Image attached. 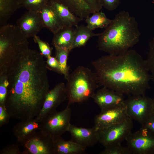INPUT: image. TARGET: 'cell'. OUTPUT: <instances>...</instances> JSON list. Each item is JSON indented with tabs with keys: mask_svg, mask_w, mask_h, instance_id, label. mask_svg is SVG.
<instances>
[{
	"mask_svg": "<svg viewBox=\"0 0 154 154\" xmlns=\"http://www.w3.org/2000/svg\"><path fill=\"white\" fill-rule=\"evenodd\" d=\"M75 29L65 26L54 34L52 44L56 49H63L70 51L72 49Z\"/></svg>",
	"mask_w": 154,
	"mask_h": 154,
	"instance_id": "19",
	"label": "cell"
},
{
	"mask_svg": "<svg viewBox=\"0 0 154 154\" xmlns=\"http://www.w3.org/2000/svg\"><path fill=\"white\" fill-rule=\"evenodd\" d=\"M67 131L70 134L71 141L86 148L93 146L98 141V130L94 125L85 128L70 124Z\"/></svg>",
	"mask_w": 154,
	"mask_h": 154,
	"instance_id": "15",
	"label": "cell"
},
{
	"mask_svg": "<svg viewBox=\"0 0 154 154\" xmlns=\"http://www.w3.org/2000/svg\"><path fill=\"white\" fill-rule=\"evenodd\" d=\"M67 99L66 85L62 82L56 85L47 94L42 108L35 118L40 123L50 114L56 110L58 107Z\"/></svg>",
	"mask_w": 154,
	"mask_h": 154,
	"instance_id": "11",
	"label": "cell"
},
{
	"mask_svg": "<svg viewBox=\"0 0 154 154\" xmlns=\"http://www.w3.org/2000/svg\"><path fill=\"white\" fill-rule=\"evenodd\" d=\"M133 120L127 117L121 122L103 129L98 130V141L105 147L121 143L131 132Z\"/></svg>",
	"mask_w": 154,
	"mask_h": 154,
	"instance_id": "8",
	"label": "cell"
},
{
	"mask_svg": "<svg viewBox=\"0 0 154 154\" xmlns=\"http://www.w3.org/2000/svg\"><path fill=\"white\" fill-rule=\"evenodd\" d=\"M46 63L47 68H49L52 70L61 74L59 64L55 57L50 56L47 58Z\"/></svg>",
	"mask_w": 154,
	"mask_h": 154,
	"instance_id": "33",
	"label": "cell"
},
{
	"mask_svg": "<svg viewBox=\"0 0 154 154\" xmlns=\"http://www.w3.org/2000/svg\"><path fill=\"white\" fill-rule=\"evenodd\" d=\"M141 127L145 128L154 135V113L144 124L142 125Z\"/></svg>",
	"mask_w": 154,
	"mask_h": 154,
	"instance_id": "35",
	"label": "cell"
},
{
	"mask_svg": "<svg viewBox=\"0 0 154 154\" xmlns=\"http://www.w3.org/2000/svg\"><path fill=\"white\" fill-rule=\"evenodd\" d=\"M125 104L127 116L141 125L154 113L153 99L145 95H128Z\"/></svg>",
	"mask_w": 154,
	"mask_h": 154,
	"instance_id": "7",
	"label": "cell"
},
{
	"mask_svg": "<svg viewBox=\"0 0 154 154\" xmlns=\"http://www.w3.org/2000/svg\"><path fill=\"white\" fill-rule=\"evenodd\" d=\"M17 25L28 38L34 37L44 28L39 12L28 11L17 21Z\"/></svg>",
	"mask_w": 154,
	"mask_h": 154,
	"instance_id": "14",
	"label": "cell"
},
{
	"mask_svg": "<svg viewBox=\"0 0 154 154\" xmlns=\"http://www.w3.org/2000/svg\"><path fill=\"white\" fill-rule=\"evenodd\" d=\"M33 38L35 42L38 45L41 53L43 56L46 58L51 56L52 49L48 43L42 40L37 35L35 36Z\"/></svg>",
	"mask_w": 154,
	"mask_h": 154,
	"instance_id": "29",
	"label": "cell"
},
{
	"mask_svg": "<svg viewBox=\"0 0 154 154\" xmlns=\"http://www.w3.org/2000/svg\"><path fill=\"white\" fill-rule=\"evenodd\" d=\"M100 154H131L132 153L127 147L123 146L121 143L112 144L105 147Z\"/></svg>",
	"mask_w": 154,
	"mask_h": 154,
	"instance_id": "27",
	"label": "cell"
},
{
	"mask_svg": "<svg viewBox=\"0 0 154 154\" xmlns=\"http://www.w3.org/2000/svg\"><path fill=\"white\" fill-rule=\"evenodd\" d=\"M11 118L4 105H0V127L8 123Z\"/></svg>",
	"mask_w": 154,
	"mask_h": 154,
	"instance_id": "31",
	"label": "cell"
},
{
	"mask_svg": "<svg viewBox=\"0 0 154 154\" xmlns=\"http://www.w3.org/2000/svg\"><path fill=\"white\" fill-rule=\"evenodd\" d=\"M81 21L91 14L100 11L102 6L99 0H58Z\"/></svg>",
	"mask_w": 154,
	"mask_h": 154,
	"instance_id": "13",
	"label": "cell"
},
{
	"mask_svg": "<svg viewBox=\"0 0 154 154\" xmlns=\"http://www.w3.org/2000/svg\"><path fill=\"white\" fill-rule=\"evenodd\" d=\"M127 116L125 104L101 110L94 118V126L98 130L119 123Z\"/></svg>",
	"mask_w": 154,
	"mask_h": 154,
	"instance_id": "12",
	"label": "cell"
},
{
	"mask_svg": "<svg viewBox=\"0 0 154 154\" xmlns=\"http://www.w3.org/2000/svg\"><path fill=\"white\" fill-rule=\"evenodd\" d=\"M66 80L67 100L70 104L82 102L92 98L99 84L96 73L83 66L77 67Z\"/></svg>",
	"mask_w": 154,
	"mask_h": 154,
	"instance_id": "5",
	"label": "cell"
},
{
	"mask_svg": "<svg viewBox=\"0 0 154 154\" xmlns=\"http://www.w3.org/2000/svg\"><path fill=\"white\" fill-rule=\"evenodd\" d=\"M99 34L100 33H94L93 31L88 29L86 26L78 25L75 29L72 49L84 46L90 38L98 36Z\"/></svg>",
	"mask_w": 154,
	"mask_h": 154,
	"instance_id": "23",
	"label": "cell"
},
{
	"mask_svg": "<svg viewBox=\"0 0 154 154\" xmlns=\"http://www.w3.org/2000/svg\"><path fill=\"white\" fill-rule=\"evenodd\" d=\"M70 104L68 103L66 108L62 111L56 110L49 114L40 123L39 130L52 137L61 136L67 131L71 124Z\"/></svg>",
	"mask_w": 154,
	"mask_h": 154,
	"instance_id": "6",
	"label": "cell"
},
{
	"mask_svg": "<svg viewBox=\"0 0 154 154\" xmlns=\"http://www.w3.org/2000/svg\"><path fill=\"white\" fill-rule=\"evenodd\" d=\"M28 38L17 25L0 28V76L7 75L12 65L28 49Z\"/></svg>",
	"mask_w": 154,
	"mask_h": 154,
	"instance_id": "4",
	"label": "cell"
},
{
	"mask_svg": "<svg viewBox=\"0 0 154 154\" xmlns=\"http://www.w3.org/2000/svg\"><path fill=\"white\" fill-rule=\"evenodd\" d=\"M0 154H22V152L20 151L18 144H12L3 148Z\"/></svg>",
	"mask_w": 154,
	"mask_h": 154,
	"instance_id": "32",
	"label": "cell"
},
{
	"mask_svg": "<svg viewBox=\"0 0 154 154\" xmlns=\"http://www.w3.org/2000/svg\"><path fill=\"white\" fill-rule=\"evenodd\" d=\"M99 84L123 94L144 95L151 76L145 60L135 50L102 56L92 62Z\"/></svg>",
	"mask_w": 154,
	"mask_h": 154,
	"instance_id": "2",
	"label": "cell"
},
{
	"mask_svg": "<svg viewBox=\"0 0 154 154\" xmlns=\"http://www.w3.org/2000/svg\"><path fill=\"white\" fill-rule=\"evenodd\" d=\"M50 0H20L21 7L28 11L39 12Z\"/></svg>",
	"mask_w": 154,
	"mask_h": 154,
	"instance_id": "26",
	"label": "cell"
},
{
	"mask_svg": "<svg viewBox=\"0 0 154 154\" xmlns=\"http://www.w3.org/2000/svg\"><path fill=\"white\" fill-rule=\"evenodd\" d=\"M102 7L109 11L116 9L119 4L120 0H99Z\"/></svg>",
	"mask_w": 154,
	"mask_h": 154,
	"instance_id": "34",
	"label": "cell"
},
{
	"mask_svg": "<svg viewBox=\"0 0 154 154\" xmlns=\"http://www.w3.org/2000/svg\"><path fill=\"white\" fill-rule=\"evenodd\" d=\"M141 33L135 18L124 11L118 13L104 31L100 33L98 43L101 51L109 54L123 53L139 41Z\"/></svg>",
	"mask_w": 154,
	"mask_h": 154,
	"instance_id": "3",
	"label": "cell"
},
{
	"mask_svg": "<svg viewBox=\"0 0 154 154\" xmlns=\"http://www.w3.org/2000/svg\"><path fill=\"white\" fill-rule=\"evenodd\" d=\"M92 14L85 20L87 24L86 27L92 31L98 28L106 29L112 22V20L108 18L102 11Z\"/></svg>",
	"mask_w": 154,
	"mask_h": 154,
	"instance_id": "24",
	"label": "cell"
},
{
	"mask_svg": "<svg viewBox=\"0 0 154 154\" xmlns=\"http://www.w3.org/2000/svg\"><path fill=\"white\" fill-rule=\"evenodd\" d=\"M24 148L22 154H54L52 137L40 131H37L21 144Z\"/></svg>",
	"mask_w": 154,
	"mask_h": 154,
	"instance_id": "10",
	"label": "cell"
},
{
	"mask_svg": "<svg viewBox=\"0 0 154 154\" xmlns=\"http://www.w3.org/2000/svg\"><path fill=\"white\" fill-rule=\"evenodd\" d=\"M47 68L41 53L30 49L12 65L4 104L11 118L21 120L38 114L50 90Z\"/></svg>",
	"mask_w": 154,
	"mask_h": 154,
	"instance_id": "1",
	"label": "cell"
},
{
	"mask_svg": "<svg viewBox=\"0 0 154 154\" xmlns=\"http://www.w3.org/2000/svg\"><path fill=\"white\" fill-rule=\"evenodd\" d=\"M145 61L151 79L154 82V37L149 42L147 57Z\"/></svg>",
	"mask_w": 154,
	"mask_h": 154,
	"instance_id": "28",
	"label": "cell"
},
{
	"mask_svg": "<svg viewBox=\"0 0 154 154\" xmlns=\"http://www.w3.org/2000/svg\"><path fill=\"white\" fill-rule=\"evenodd\" d=\"M92 98L102 110L124 104V94L103 87L96 92Z\"/></svg>",
	"mask_w": 154,
	"mask_h": 154,
	"instance_id": "16",
	"label": "cell"
},
{
	"mask_svg": "<svg viewBox=\"0 0 154 154\" xmlns=\"http://www.w3.org/2000/svg\"><path fill=\"white\" fill-rule=\"evenodd\" d=\"M153 100L154 108V98L153 99Z\"/></svg>",
	"mask_w": 154,
	"mask_h": 154,
	"instance_id": "36",
	"label": "cell"
},
{
	"mask_svg": "<svg viewBox=\"0 0 154 154\" xmlns=\"http://www.w3.org/2000/svg\"><path fill=\"white\" fill-rule=\"evenodd\" d=\"M55 57L60 67L61 74L66 79L69 73V68L67 64V61L70 51L63 49H56Z\"/></svg>",
	"mask_w": 154,
	"mask_h": 154,
	"instance_id": "25",
	"label": "cell"
},
{
	"mask_svg": "<svg viewBox=\"0 0 154 154\" xmlns=\"http://www.w3.org/2000/svg\"><path fill=\"white\" fill-rule=\"evenodd\" d=\"M52 139L54 154H81L84 153L86 148L71 140H65L61 136Z\"/></svg>",
	"mask_w": 154,
	"mask_h": 154,
	"instance_id": "20",
	"label": "cell"
},
{
	"mask_svg": "<svg viewBox=\"0 0 154 154\" xmlns=\"http://www.w3.org/2000/svg\"><path fill=\"white\" fill-rule=\"evenodd\" d=\"M125 140L132 153L154 154V135L143 127L130 132Z\"/></svg>",
	"mask_w": 154,
	"mask_h": 154,
	"instance_id": "9",
	"label": "cell"
},
{
	"mask_svg": "<svg viewBox=\"0 0 154 154\" xmlns=\"http://www.w3.org/2000/svg\"><path fill=\"white\" fill-rule=\"evenodd\" d=\"M39 13L44 28L48 29L53 35L65 26L49 2Z\"/></svg>",
	"mask_w": 154,
	"mask_h": 154,
	"instance_id": "18",
	"label": "cell"
},
{
	"mask_svg": "<svg viewBox=\"0 0 154 154\" xmlns=\"http://www.w3.org/2000/svg\"><path fill=\"white\" fill-rule=\"evenodd\" d=\"M40 123L35 118L21 120L13 127V133L21 144L35 131L39 130Z\"/></svg>",
	"mask_w": 154,
	"mask_h": 154,
	"instance_id": "17",
	"label": "cell"
},
{
	"mask_svg": "<svg viewBox=\"0 0 154 154\" xmlns=\"http://www.w3.org/2000/svg\"><path fill=\"white\" fill-rule=\"evenodd\" d=\"M8 84L7 76H0V105H4Z\"/></svg>",
	"mask_w": 154,
	"mask_h": 154,
	"instance_id": "30",
	"label": "cell"
},
{
	"mask_svg": "<svg viewBox=\"0 0 154 154\" xmlns=\"http://www.w3.org/2000/svg\"><path fill=\"white\" fill-rule=\"evenodd\" d=\"M49 3L65 26L76 27L78 25L81 20L58 0H50Z\"/></svg>",
	"mask_w": 154,
	"mask_h": 154,
	"instance_id": "21",
	"label": "cell"
},
{
	"mask_svg": "<svg viewBox=\"0 0 154 154\" xmlns=\"http://www.w3.org/2000/svg\"><path fill=\"white\" fill-rule=\"evenodd\" d=\"M20 0H0V27L7 24L16 10L21 8Z\"/></svg>",
	"mask_w": 154,
	"mask_h": 154,
	"instance_id": "22",
	"label": "cell"
}]
</instances>
